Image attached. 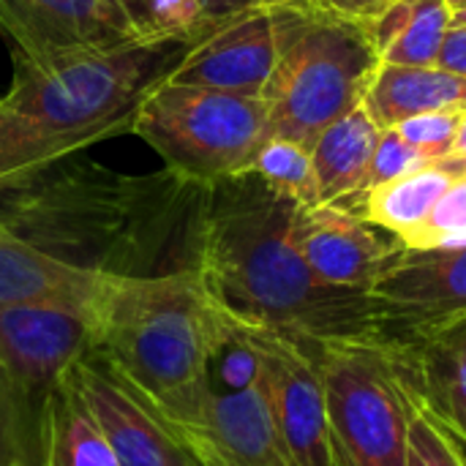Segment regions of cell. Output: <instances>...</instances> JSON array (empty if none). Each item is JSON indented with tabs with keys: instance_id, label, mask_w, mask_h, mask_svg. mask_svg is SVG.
Returning a JSON list of instances; mask_svg holds the SVG:
<instances>
[{
	"instance_id": "obj_27",
	"label": "cell",
	"mask_w": 466,
	"mask_h": 466,
	"mask_svg": "<svg viewBox=\"0 0 466 466\" xmlns=\"http://www.w3.org/2000/svg\"><path fill=\"white\" fill-rule=\"evenodd\" d=\"M407 466H464L459 451L423 407L410 426Z\"/></svg>"
},
{
	"instance_id": "obj_9",
	"label": "cell",
	"mask_w": 466,
	"mask_h": 466,
	"mask_svg": "<svg viewBox=\"0 0 466 466\" xmlns=\"http://www.w3.org/2000/svg\"><path fill=\"white\" fill-rule=\"evenodd\" d=\"M93 350L87 309L66 303H22L0 309V377L11 404L22 396H44L66 369Z\"/></svg>"
},
{
	"instance_id": "obj_29",
	"label": "cell",
	"mask_w": 466,
	"mask_h": 466,
	"mask_svg": "<svg viewBox=\"0 0 466 466\" xmlns=\"http://www.w3.org/2000/svg\"><path fill=\"white\" fill-rule=\"evenodd\" d=\"M393 0H317V8H325L330 14L355 19V22H371L377 19Z\"/></svg>"
},
{
	"instance_id": "obj_15",
	"label": "cell",
	"mask_w": 466,
	"mask_h": 466,
	"mask_svg": "<svg viewBox=\"0 0 466 466\" xmlns=\"http://www.w3.org/2000/svg\"><path fill=\"white\" fill-rule=\"evenodd\" d=\"M109 270L60 259L0 227V309L22 303H66L93 309Z\"/></svg>"
},
{
	"instance_id": "obj_30",
	"label": "cell",
	"mask_w": 466,
	"mask_h": 466,
	"mask_svg": "<svg viewBox=\"0 0 466 466\" xmlns=\"http://www.w3.org/2000/svg\"><path fill=\"white\" fill-rule=\"evenodd\" d=\"M437 66L459 76H466V27H451L445 33Z\"/></svg>"
},
{
	"instance_id": "obj_31",
	"label": "cell",
	"mask_w": 466,
	"mask_h": 466,
	"mask_svg": "<svg viewBox=\"0 0 466 466\" xmlns=\"http://www.w3.org/2000/svg\"><path fill=\"white\" fill-rule=\"evenodd\" d=\"M8 426H11V396H8V388L0 377V448L3 442L8 440ZM0 466H8L0 461Z\"/></svg>"
},
{
	"instance_id": "obj_7",
	"label": "cell",
	"mask_w": 466,
	"mask_h": 466,
	"mask_svg": "<svg viewBox=\"0 0 466 466\" xmlns=\"http://www.w3.org/2000/svg\"><path fill=\"white\" fill-rule=\"evenodd\" d=\"M63 380L76 390L120 466H205L197 445L117 366L90 350Z\"/></svg>"
},
{
	"instance_id": "obj_1",
	"label": "cell",
	"mask_w": 466,
	"mask_h": 466,
	"mask_svg": "<svg viewBox=\"0 0 466 466\" xmlns=\"http://www.w3.org/2000/svg\"><path fill=\"white\" fill-rule=\"evenodd\" d=\"M205 188L197 270L240 328L300 344L385 339L382 306L371 292L319 281L292 240L295 202L254 172Z\"/></svg>"
},
{
	"instance_id": "obj_22",
	"label": "cell",
	"mask_w": 466,
	"mask_h": 466,
	"mask_svg": "<svg viewBox=\"0 0 466 466\" xmlns=\"http://www.w3.org/2000/svg\"><path fill=\"white\" fill-rule=\"evenodd\" d=\"M248 172H254L265 186H270L276 194L292 199L300 208L319 205V186L311 150L303 147L300 142L268 137L257 150Z\"/></svg>"
},
{
	"instance_id": "obj_2",
	"label": "cell",
	"mask_w": 466,
	"mask_h": 466,
	"mask_svg": "<svg viewBox=\"0 0 466 466\" xmlns=\"http://www.w3.org/2000/svg\"><path fill=\"white\" fill-rule=\"evenodd\" d=\"M90 319L93 350L191 437L213 388V358L238 328L213 300L199 270L161 276L109 270Z\"/></svg>"
},
{
	"instance_id": "obj_19",
	"label": "cell",
	"mask_w": 466,
	"mask_h": 466,
	"mask_svg": "<svg viewBox=\"0 0 466 466\" xmlns=\"http://www.w3.org/2000/svg\"><path fill=\"white\" fill-rule=\"evenodd\" d=\"M41 466H120L98 423L60 377L41 404Z\"/></svg>"
},
{
	"instance_id": "obj_26",
	"label": "cell",
	"mask_w": 466,
	"mask_h": 466,
	"mask_svg": "<svg viewBox=\"0 0 466 466\" xmlns=\"http://www.w3.org/2000/svg\"><path fill=\"white\" fill-rule=\"evenodd\" d=\"M426 164H431V161H426L410 142H404L396 128H385L382 137H380V145L374 150V158L369 164V172H366V180H363L360 191L390 183V180H396L401 175H410V172H415V169H420Z\"/></svg>"
},
{
	"instance_id": "obj_6",
	"label": "cell",
	"mask_w": 466,
	"mask_h": 466,
	"mask_svg": "<svg viewBox=\"0 0 466 466\" xmlns=\"http://www.w3.org/2000/svg\"><path fill=\"white\" fill-rule=\"evenodd\" d=\"M128 131L147 142L172 172L210 186L251 169L268 139V115L259 96L161 79L137 104Z\"/></svg>"
},
{
	"instance_id": "obj_32",
	"label": "cell",
	"mask_w": 466,
	"mask_h": 466,
	"mask_svg": "<svg viewBox=\"0 0 466 466\" xmlns=\"http://www.w3.org/2000/svg\"><path fill=\"white\" fill-rule=\"evenodd\" d=\"M429 415H431V412H429ZM431 418H434V415H431ZM434 420H437V418H434ZM437 426H440V429L445 431V437H448V440L453 442V448L459 451V456H461V461H464V466H466V440H464V437H461V434H459L456 429L445 426L442 420H437Z\"/></svg>"
},
{
	"instance_id": "obj_11",
	"label": "cell",
	"mask_w": 466,
	"mask_h": 466,
	"mask_svg": "<svg viewBox=\"0 0 466 466\" xmlns=\"http://www.w3.org/2000/svg\"><path fill=\"white\" fill-rule=\"evenodd\" d=\"M292 240L311 273L344 289L371 292L377 279L404 251L401 238L339 205L295 208Z\"/></svg>"
},
{
	"instance_id": "obj_16",
	"label": "cell",
	"mask_w": 466,
	"mask_h": 466,
	"mask_svg": "<svg viewBox=\"0 0 466 466\" xmlns=\"http://www.w3.org/2000/svg\"><path fill=\"white\" fill-rule=\"evenodd\" d=\"M363 109L385 131L429 112H466V76L440 66L382 63L363 98Z\"/></svg>"
},
{
	"instance_id": "obj_4",
	"label": "cell",
	"mask_w": 466,
	"mask_h": 466,
	"mask_svg": "<svg viewBox=\"0 0 466 466\" xmlns=\"http://www.w3.org/2000/svg\"><path fill=\"white\" fill-rule=\"evenodd\" d=\"M273 27L276 66L259 93L268 137L311 150L330 123L363 106L382 60L366 22L325 8L273 5Z\"/></svg>"
},
{
	"instance_id": "obj_25",
	"label": "cell",
	"mask_w": 466,
	"mask_h": 466,
	"mask_svg": "<svg viewBox=\"0 0 466 466\" xmlns=\"http://www.w3.org/2000/svg\"><path fill=\"white\" fill-rule=\"evenodd\" d=\"M464 112H429L415 115L393 126L404 142H410L426 161H445L453 156L459 123Z\"/></svg>"
},
{
	"instance_id": "obj_33",
	"label": "cell",
	"mask_w": 466,
	"mask_h": 466,
	"mask_svg": "<svg viewBox=\"0 0 466 466\" xmlns=\"http://www.w3.org/2000/svg\"><path fill=\"white\" fill-rule=\"evenodd\" d=\"M451 158H456L459 164L466 167V112L461 115V123H459V134H456V145H453V156Z\"/></svg>"
},
{
	"instance_id": "obj_5",
	"label": "cell",
	"mask_w": 466,
	"mask_h": 466,
	"mask_svg": "<svg viewBox=\"0 0 466 466\" xmlns=\"http://www.w3.org/2000/svg\"><path fill=\"white\" fill-rule=\"evenodd\" d=\"M330 466H407L410 426L423 410L410 355L385 339L317 344Z\"/></svg>"
},
{
	"instance_id": "obj_35",
	"label": "cell",
	"mask_w": 466,
	"mask_h": 466,
	"mask_svg": "<svg viewBox=\"0 0 466 466\" xmlns=\"http://www.w3.org/2000/svg\"><path fill=\"white\" fill-rule=\"evenodd\" d=\"M451 27H466V5L451 14Z\"/></svg>"
},
{
	"instance_id": "obj_13",
	"label": "cell",
	"mask_w": 466,
	"mask_h": 466,
	"mask_svg": "<svg viewBox=\"0 0 466 466\" xmlns=\"http://www.w3.org/2000/svg\"><path fill=\"white\" fill-rule=\"evenodd\" d=\"M276 66L273 5L216 25L167 76L177 85L259 96Z\"/></svg>"
},
{
	"instance_id": "obj_12",
	"label": "cell",
	"mask_w": 466,
	"mask_h": 466,
	"mask_svg": "<svg viewBox=\"0 0 466 466\" xmlns=\"http://www.w3.org/2000/svg\"><path fill=\"white\" fill-rule=\"evenodd\" d=\"M0 33L14 60H46L74 49L139 38L112 0H0Z\"/></svg>"
},
{
	"instance_id": "obj_24",
	"label": "cell",
	"mask_w": 466,
	"mask_h": 466,
	"mask_svg": "<svg viewBox=\"0 0 466 466\" xmlns=\"http://www.w3.org/2000/svg\"><path fill=\"white\" fill-rule=\"evenodd\" d=\"M466 243V172L453 177L429 218L404 240L407 248H437Z\"/></svg>"
},
{
	"instance_id": "obj_20",
	"label": "cell",
	"mask_w": 466,
	"mask_h": 466,
	"mask_svg": "<svg viewBox=\"0 0 466 466\" xmlns=\"http://www.w3.org/2000/svg\"><path fill=\"white\" fill-rule=\"evenodd\" d=\"M380 137L382 128L363 106L339 117L317 137L311 145V161L319 186V205H330L360 191Z\"/></svg>"
},
{
	"instance_id": "obj_36",
	"label": "cell",
	"mask_w": 466,
	"mask_h": 466,
	"mask_svg": "<svg viewBox=\"0 0 466 466\" xmlns=\"http://www.w3.org/2000/svg\"><path fill=\"white\" fill-rule=\"evenodd\" d=\"M448 5H451V11H456V8H461V5H466V0H445Z\"/></svg>"
},
{
	"instance_id": "obj_3",
	"label": "cell",
	"mask_w": 466,
	"mask_h": 466,
	"mask_svg": "<svg viewBox=\"0 0 466 466\" xmlns=\"http://www.w3.org/2000/svg\"><path fill=\"white\" fill-rule=\"evenodd\" d=\"M188 49L177 38H128L46 60H14V85L0 106L63 158L131 128L137 104Z\"/></svg>"
},
{
	"instance_id": "obj_23",
	"label": "cell",
	"mask_w": 466,
	"mask_h": 466,
	"mask_svg": "<svg viewBox=\"0 0 466 466\" xmlns=\"http://www.w3.org/2000/svg\"><path fill=\"white\" fill-rule=\"evenodd\" d=\"M131 22L139 38H177L191 46L205 38L213 25L197 0H112Z\"/></svg>"
},
{
	"instance_id": "obj_34",
	"label": "cell",
	"mask_w": 466,
	"mask_h": 466,
	"mask_svg": "<svg viewBox=\"0 0 466 466\" xmlns=\"http://www.w3.org/2000/svg\"><path fill=\"white\" fill-rule=\"evenodd\" d=\"M276 5H292V8H317V0H276Z\"/></svg>"
},
{
	"instance_id": "obj_14",
	"label": "cell",
	"mask_w": 466,
	"mask_h": 466,
	"mask_svg": "<svg viewBox=\"0 0 466 466\" xmlns=\"http://www.w3.org/2000/svg\"><path fill=\"white\" fill-rule=\"evenodd\" d=\"M191 442L205 466H289L262 380L240 390L210 388Z\"/></svg>"
},
{
	"instance_id": "obj_18",
	"label": "cell",
	"mask_w": 466,
	"mask_h": 466,
	"mask_svg": "<svg viewBox=\"0 0 466 466\" xmlns=\"http://www.w3.org/2000/svg\"><path fill=\"white\" fill-rule=\"evenodd\" d=\"M461 172H466V167L459 164L456 158L431 161V164H426L410 175H401L390 183H382L377 188L341 197L333 205L385 227L404 243L429 218L437 199L445 194V188Z\"/></svg>"
},
{
	"instance_id": "obj_10",
	"label": "cell",
	"mask_w": 466,
	"mask_h": 466,
	"mask_svg": "<svg viewBox=\"0 0 466 466\" xmlns=\"http://www.w3.org/2000/svg\"><path fill=\"white\" fill-rule=\"evenodd\" d=\"M385 341L410 344L466 314V243L407 248L377 279Z\"/></svg>"
},
{
	"instance_id": "obj_21",
	"label": "cell",
	"mask_w": 466,
	"mask_h": 466,
	"mask_svg": "<svg viewBox=\"0 0 466 466\" xmlns=\"http://www.w3.org/2000/svg\"><path fill=\"white\" fill-rule=\"evenodd\" d=\"M451 14L445 0H393L366 25L382 63L437 66Z\"/></svg>"
},
{
	"instance_id": "obj_17",
	"label": "cell",
	"mask_w": 466,
	"mask_h": 466,
	"mask_svg": "<svg viewBox=\"0 0 466 466\" xmlns=\"http://www.w3.org/2000/svg\"><path fill=\"white\" fill-rule=\"evenodd\" d=\"M399 347L415 366L423 407L466 440V314Z\"/></svg>"
},
{
	"instance_id": "obj_8",
	"label": "cell",
	"mask_w": 466,
	"mask_h": 466,
	"mask_svg": "<svg viewBox=\"0 0 466 466\" xmlns=\"http://www.w3.org/2000/svg\"><path fill=\"white\" fill-rule=\"evenodd\" d=\"M289 466H330V431L317 344L268 330H248Z\"/></svg>"
},
{
	"instance_id": "obj_28",
	"label": "cell",
	"mask_w": 466,
	"mask_h": 466,
	"mask_svg": "<svg viewBox=\"0 0 466 466\" xmlns=\"http://www.w3.org/2000/svg\"><path fill=\"white\" fill-rule=\"evenodd\" d=\"M208 16V22L216 27L221 22H229L240 14L257 11V8H270L276 5V0H197Z\"/></svg>"
},
{
	"instance_id": "obj_37",
	"label": "cell",
	"mask_w": 466,
	"mask_h": 466,
	"mask_svg": "<svg viewBox=\"0 0 466 466\" xmlns=\"http://www.w3.org/2000/svg\"><path fill=\"white\" fill-rule=\"evenodd\" d=\"M8 466H19V464H16V461H11V464H8Z\"/></svg>"
}]
</instances>
